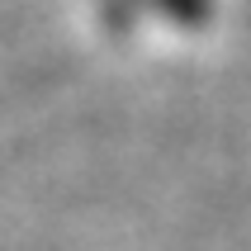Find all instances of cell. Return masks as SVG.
I'll list each match as a JSON object with an SVG mask.
<instances>
[{"label":"cell","mask_w":251,"mask_h":251,"mask_svg":"<svg viewBox=\"0 0 251 251\" xmlns=\"http://www.w3.org/2000/svg\"><path fill=\"white\" fill-rule=\"evenodd\" d=\"M142 5L176 19V24H204L209 19V0H142Z\"/></svg>","instance_id":"obj_1"}]
</instances>
